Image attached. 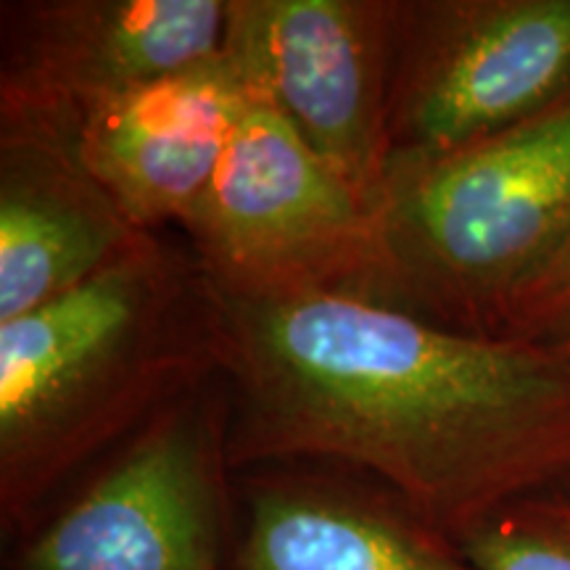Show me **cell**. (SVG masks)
<instances>
[{"label": "cell", "instance_id": "obj_15", "mask_svg": "<svg viewBox=\"0 0 570 570\" xmlns=\"http://www.w3.org/2000/svg\"><path fill=\"white\" fill-rule=\"evenodd\" d=\"M568 491H570V487H568Z\"/></svg>", "mask_w": 570, "mask_h": 570}, {"label": "cell", "instance_id": "obj_14", "mask_svg": "<svg viewBox=\"0 0 570 570\" xmlns=\"http://www.w3.org/2000/svg\"><path fill=\"white\" fill-rule=\"evenodd\" d=\"M554 346H558V348H562V352H566V354L570 356V333H568V336H566V338L554 341Z\"/></svg>", "mask_w": 570, "mask_h": 570}, {"label": "cell", "instance_id": "obj_8", "mask_svg": "<svg viewBox=\"0 0 570 570\" xmlns=\"http://www.w3.org/2000/svg\"><path fill=\"white\" fill-rule=\"evenodd\" d=\"M230 0L3 6L0 122L75 135L101 106L225 51Z\"/></svg>", "mask_w": 570, "mask_h": 570}, {"label": "cell", "instance_id": "obj_1", "mask_svg": "<svg viewBox=\"0 0 570 570\" xmlns=\"http://www.w3.org/2000/svg\"><path fill=\"white\" fill-rule=\"evenodd\" d=\"M206 281L233 389L227 465L365 470L452 541L570 487V356L336 288Z\"/></svg>", "mask_w": 570, "mask_h": 570}, {"label": "cell", "instance_id": "obj_6", "mask_svg": "<svg viewBox=\"0 0 570 570\" xmlns=\"http://www.w3.org/2000/svg\"><path fill=\"white\" fill-rule=\"evenodd\" d=\"M204 391L159 412L38 525L17 570H227V415Z\"/></svg>", "mask_w": 570, "mask_h": 570}, {"label": "cell", "instance_id": "obj_5", "mask_svg": "<svg viewBox=\"0 0 570 570\" xmlns=\"http://www.w3.org/2000/svg\"><path fill=\"white\" fill-rule=\"evenodd\" d=\"M566 101L570 0L394 3L389 169L460 151Z\"/></svg>", "mask_w": 570, "mask_h": 570}, {"label": "cell", "instance_id": "obj_11", "mask_svg": "<svg viewBox=\"0 0 570 570\" xmlns=\"http://www.w3.org/2000/svg\"><path fill=\"white\" fill-rule=\"evenodd\" d=\"M227 570H475L386 489L269 475L246 489Z\"/></svg>", "mask_w": 570, "mask_h": 570}, {"label": "cell", "instance_id": "obj_10", "mask_svg": "<svg viewBox=\"0 0 570 570\" xmlns=\"http://www.w3.org/2000/svg\"><path fill=\"white\" fill-rule=\"evenodd\" d=\"M142 235L88 173L75 135L0 122V323L75 291Z\"/></svg>", "mask_w": 570, "mask_h": 570}, {"label": "cell", "instance_id": "obj_3", "mask_svg": "<svg viewBox=\"0 0 570 570\" xmlns=\"http://www.w3.org/2000/svg\"><path fill=\"white\" fill-rule=\"evenodd\" d=\"M570 235V101L436 159L389 169L362 296L487 333Z\"/></svg>", "mask_w": 570, "mask_h": 570}, {"label": "cell", "instance_id": "obj_7", "mask_svg": "<svg viewBox=\"0 0 570 570\" xmlns=\"http://www.w3.org/2000/svg\"><path fill=\"white\" fill-rule=\"evenodd\" d=\"M394 3L230 0L225 51L246 82L377 212L389 169Z\"/></svg>", "mask_w": 570, "mask_h": 570}, {"label": "cell", "instance_id": "obj_2", "mask_svg": "<svg viewBox=\"0 0 570 570\" xmlns=\"http://www.w3.org/2000/svg\"><path fill=\"white\" fill-rule=\"evenodd\" d=\"M217 367L194 254L146 233L90 281L0 323V520L32 525L96 454Z\"/></svg>", "mask_w": 570, "mask_h": 570}, {"label": "cell", "instance_id": "obj_13", "mask_svg": "<svg viewBox=\"0 0 570 570\" xmlns=\"http://www.w3.org/2000/svg\"><path fill=\"white\" fill-rule=\"evenodd\" d=\"M570 333V235L562 246L537 269L510 304L494 327L499 338L537 341L554 344Z\"/></svg>", "mask_w": 570, "mask_h": 570}, {"label": "cell", "instance_id": "obj_9", "mask_svg": "<svg viewBox=\"0 0 570 570\" xmlns=\"http://www.w3.org/2000/svg\"><path fill=\"white\" fill-rule=\"evenodd\" d=\"M248 101L252 85L223 51L92 111L75 146L127 219L156 233L194 212Z\"/></svg>", "mask_w": 570, "mask_h": 570}, {"label": "cell", "instance_id": "obj_12", "mask_svg": "<svg viewBox=\"0 0 570 570\" xmlns=\"http://www.w3.org/2000/svg\"><path fill=\"white\" fill-rule=\"evenodd\" d=\"M458 544L475 570H570V491L520 499Z\"/></svg>", "mask_w": 570, "mask_h": 570}, {"label": "cell", "instance_id": "obj_4", "mask_svg": "<svg viewBox=\"0 0 570 570\" xmlns=\"http://www.w3.org/2000/svg\"><path fill=\"white\" fill-rule=\"evenodd\" d=\"M212 283L365 294L375 209L252 88L209 188L180 225Z\"/></svg>", "mask_w": 570, "mask_h": 570}]
</instances>
